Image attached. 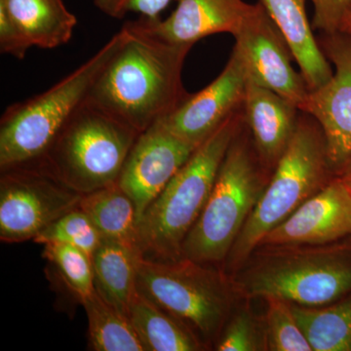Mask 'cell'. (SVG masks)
I'll list each match as a JSON object with an SVG mask.
<instances>
[{"instance_id":"obj_6","label":"cell","mask_w":351,"mask_h":351,"mask_svg":"<svg viewBox=\"0 0 351 351\" xmlns=\"http://www.w3.org/2000/svg\"><path fill=\"white\" fill-rule=\"evenodd\" d=\"M125 36L122 27L98 52L49 89L6 108L0 119V170L38 162L87 100L101 71Z\"/></svg>"},{"instance_id":"obj_2","label":"cell","mask_w":351,"mask_h":351,"mask_svg":"<svg viewBox=\"0 0 351 351\" xmlns=\"http://www.w3.org/2000/svg\"><path fill=\"white\" fill-rule=\"evenodd\" d=\"M239 299L326 306L351 292V234L326 243L258 245L230 274Z\"/></svg>"},{"instance_id":"obj_17","label":"cell","mask_w":351,"mask_h":351,"mask_svg":"<svg viewBox=\"0 0 351 351\" xmlns=\"http://www.w3.org/2000/svg\"><path fill=\"white\" fill-rule=\"evenodd\" d=\"M287 41L309 91L331 80L334 69L307 17L306 0H258Z\"/></svg>"},{"instance_id":"obj_23","label":"cell","mask_w":351,"mask_h":351,"mask_svg":"<svg viewBox=\"0 0 351 351\" xmlns=\"http://www.w3.org/2000/svg\"><path fill=\"white\" fill-rule=\"evenodd\" d=\"M82 306L86 311L91 350L145 351L128 316L105 301L96 289Z\"/></svg>"},{"instance_id":"obj_11","label":"cell","mask_w":351,"mask_h":351,"mask_svg":"<svg viewBox=\"0 0 351 351\" xmlns=\"http://www.w3.org/2000/svg\"><path fill=\"white\" fill-rule=\"evenodd\" d=\"M318 43L334 66V73L323 86L309 92L302 112L320 124L330 162L338 176L351 156V34H321Z\"/></svg>"},{"instance_id":"obj_31","label":"cell","mask_w":351,"mask_h":351,"mask_svg":"<svg viewBox=\"0 0 351 351\" xmlns=\"http://www.w3.org/2000/svg\"><path fill=\"white\" fill-rule=\"evenodd\" d=\"M338 177L341 181L345 182L351 191V156L348 159V162L345 164V166L339 171Z\"/></svg>"},{"instance_id":"obj_27","label":"cell","mask_w":351,"mask_h":351,"mask_svg":"<svg viewBox=\"0 0 351 351\" xmlns=\"http://www.w3.org/2000/svg\"><path fill=\"white\" fill-rule=\"evenodd\" d=\"M103 237L80 208H75L53 221L34 237L36 243H63L76 247L92 258L103 242Z\"/></svg>"},{"instance_id":"obj_3","label":"cell","mask_w":351,"mask_h":351,"mask_svg":"<svg viewBox=\"0 0 351 351\" xmlns=\"http://www.w3.org/2000/svg\"><path fill=\"white\" fill-rule=\"evenodd\" d=\"M245 124L243 106L198 145L186 162L138 221L143 257L154 261L182 258V245L211 195L233 138Z\"/></svg>"},{"instance_id":"obj_1","label":"cell","mask_w":351,"mask_h":351,"mask_svg":"<svg viewBox=\"0 0 351 351\" xmlns=\"http://www.w3.org/2000/svg\"><path fill=\"white\" fill-rule=\"evenodd\" d=\"M122 27L125 39L101 71L87 101L142 133L189 96L182 71L193 47L157 38L138 20Z\"/></svg>"},{"instance_id":"obj_22","label":"cell","mask_w":351,"mask_h":351,"mask_svg":"<svg viewBox=\"0 0 351 351\" xmlns=\"http://www.w3.org/2000/svg\"><path fill=\"white\" fill-rule=\"evenodd\" d=\"M290 304L313 351H351V292L326 306Z\"/></svg>"},{"instance_id":"obj_14","label":"cell","mask_w":351,"mask_h":351,"mask_svg":"<svg viewBox=\"0 0 351 351\" xmlns=\"http://www.w3.org/2000/svg\"><path fill=\"white\" fill-rule=\"evenodd\" d=\"M351 234V191L337 176L260 244L326 243Z\"/></svg>"},{"instance_id":"obj_5","label":"cell","mask_w":351,"mask_h":351,"mask_svg":"<svg viewBox=\"0 0 351 351\" xmlns=\"http://www.w3.org/2000/svg\"><path fill=\"white\" fill-rule=\"evenodd\" d=\"M270 177L245 123L226 152L206 206L184 240L182 257L223 269Z\"/></svg>"},{"instance_id":"obj_7","label":"cell","mask_w":351,"mask_h":351,"mask_svg":"<svg viewBox=\"0 0 351 351\" xmlns=\"http://www.w3.org/2000/svg\"><path fill=\"white\" fill-rule=\"evenodd\" d=\"M137 289L182 321L207 350H214L226 321L240 301L223 267L182 257L138 265Z\"/></svg>"},{"instance_id":"obj_8","label":"cell","mask_w":351,"mask_h":351,"mask_svg":"<svg viewBox=\"0 0 351 351\" xmlns=\"http://www.w3.org/2000/svg\"><path fill=\"white\" fill-rule=\"evenodd\" d=\"M138 135L86 100L32 166L87 195L119 181Z\"/></svg>"},{"instance_id":"obj_10","label":"cell","mask_w":351,"mask_h":351,"mask_svg":"<svg viewBox=\"0 0 351 351\" xmlns=\"http://www.w3.org/2000/svg\"><path fill=\"white\" fill-rule=\"evenodd\" d=\"M233 51L239 55L248 77L261 86L304 110L309 89L301 71L293 66L292 51L283 34L260 1L233 36Z\"/></svg>"},{"instance_id":"obj_28","label":"cell","mask_w":351,"mask_h":351,"mask_svg":"<svg viewBox=\"0 0 351 351\" xmlns=\"http://www.w3.org/2000/svg\"><path fill=\"white\" fill-rule=\"evenodd\" d=\"M172 0H94V5L101 13L122 20L129 14H138L140 17L156 20L169 6Z\"/></svg>"},{"instance_id":"obj_26","label":"cell","mask_w":351,"mask_h":351,"mask_svg":"<svg viewBox=\"0 0 351 351\" xmlns=\"http://www.w3.org/2000/svg\"><path fill=\"white\" fill-rule=\"evenodd\" d=\"M267 304L265 313L267 351H313L290 302L274 295L263 298Z\"/></svg>"},{"instance_id":"obj_33","label":"cell","mask_w":351,"mask_h":351,"mask_svg":"<svg viewBox=\"0 0 351 351\" xmlns=\"http://www.w3.org/2000/svg\"><path fill=\"white\" fill-rule=\"evenodd\" d=\"M348 23H351V11L350 13L348 14V16H346L345 20H343V25H341V27H343V25L348 24Z\"/></svg>"},{"instance_id":"obj_19","label":"cell","mask_w":351,"mask_h":351,"mask_svg":"<svg viewBox=\"0 0 351 351\" xmlns=\"http://www.w3.org/2000/svg\"><path fill=\"white\" fill-rule=\"evenodd\" d=\"M142 258L141 252L106 239L92 256L95 289L105 301L127 316L137 292L138 265Z\"/></svg>"},{"instance_id":"obj_4","label":"cell","mask_w":351,"mask_h":351,"mask_svg":"<svg viewBox=\"0 0 351 351\" xmlns=\"http://www.w3.org/2000/svg\"><path fill=\"white\" fill-rule=\"evenodd\" d=\"M336 177L320 124L300 112L290 144L223 263L226 274L237 271L270 230Z\"/></svg>"},{"instance_id":"obj_12","label":"cell","mask_w":351,"mask_h":351,"mask_svg":"<svg viewBox=\"0 0 351 351\" xmlns=\"http://www.w3.org/2000/svg\"><path fill=\"white\" fill-rule=\"evenodd\" d=\"M195 149L161 120L140 133L117 181L135 203L138 221Z\"/></svg>"},{"instance_id":"obj_25","label":"cell","mask_w":351,"mask_h":351,"mask_svg":"<svg viewBox=\"0 0 351 351\" xmlns=\"http://www.w3.org/2000/svg\"><path fill=\"white\" fill-rule=\"evenodd\" d=\"M252 300L240 299L214 346L217 351H267L265 316L252 308Z\"/></svg>"},{"instance_id":"obj_24","label":"cell","mask_w":351,"mask_h":351,"mask_svg":"<svg viewBox=\"0 0 351 351\" xmlns=\"http://www.w3.org/2000/svg\"><path fill=\"white\" fill-rule=\"evenodd\" d=\"M43 257L76 302L82 304L93 294V263L85 252L68 244L47 243L43 245Z\"/></svg>"},{"instance_id":"obj_21","label":"cell","mask_w":351,"mask_h":351,"mask_svg":"<svg viewBox=\"0 0 351 351\" xmlns=\"http://www.w3.org/2000/svg\"><path fill=\"white\" fill-rule=\"evenodd\" d=\"M78 208L93 221L104 239L119 242L142 253L137 209L119 182L83 195Z\"/></svg>"},{"instance_id":"obj_30","label":"cell","mask_w":351,"mask_h":351,"mask_svg":"<svg viewBox=\"0 0 351 351\" xmlns=\"http://www.w3.org/2000/svg\"><path fill=\"white\" fill-rule=\"evenodd\" d=\"M32 47L31 41L25 36L19 25L0 7V52L23 60Z\"/></svg>"},{"instance_id":"obj_29","label":"cell","mask_w":351,"mask_h":351,"mask_svg":"<svg viewBox=\"0 0 351 351\" xmlns=\"http://www.w3.org/2000/svg\"><path fill=\"white\" fill-rule=\"evenodd\" d=\"M314 8L313 29L322 34L341 31V25L351 11V0H311Z\"/></svg>"},{"instance_id":"obj_9","label":"cell","mask_w":351,"mask_h":351,"mask_svg":"<svg viewBox=\"0 0 351 351\" xmlns=\"http://www.w3.org/2000/svg\"><path fill=\"white\" fill-rule=\"evenodd\" d=\"M82 196L34 166L1 171L0 240H34L53 221L77 208Z\"/></svg>"},{"instance_id":"obj_15","label":"cell","mask_w":351,"mask_h":351,"mask_svg":"<svg viewBox=\"0 0 351 351\" xmlns=\"http://www.w3.org/2000/svg\"><path fill=\"white\" fill-rule=\"evenodd\" d=\"M177 6L165 19L138 18L147 31L176 45L191 46L207 36H234L254 4L244 0H175Z\"/></svg>"},{"instance_id":"obj_16","label":"cell","mask_w":351,"mask_h":351,"mask_svg":"<svg viewBox=\"0 0 351 351\" xmlns=\"http://www.w3.org/2000/svg\"><path fill=\"white\" fill-rule=\"evenodd\" d=\"M243 112L258 158L272 174L294 136L301 110L249 78Z\"/></svg>"},{"instance_id":"obj_20","label":"cell","mask_w":351,"mask_h":351,"mask_svg":"<svg viewBox=\"0 0 351 351\" xmlns=\"http://www.w3.org/2000/svg\"><path fill=\"white\" fill-rule=\"evenodd\" d=\"M128 317L145 351L207 350L182 321L157 306L138 289L129 306Z\"/></svg>"},{"instance_id":"obj_18","label":"cell","mask_w":351,"mask_h":351,"mask_svg":"<svg viewBox=\"0 0 351 351\" xmlns=\"http://www.w3.org/2000/svg\"><path fill=\"white\" fill-rule=\"evenodd\" d=\"M0 7L24 31L32 46L55 49L73 36L77 18L64 0H0Z\"/></svg>"},{"instance_id":"obj_32","label":"cell","mask_w":351,"mask_h":351,"mask_svg":"<svg viewBox=\"0 0 351 351\" xmlns=\"http://www.w3.org/2000/svg\"><path fill=\"white\" fill-rule=\"evenodd\" d=\"M346 32V34H351V23H348V24L343 25V27H341V31Z\"/></svg>"},{"instance_id":"obj_13","label":"cell","mask_w":351,"mask_h":351,"mask_svg":"<svg viewBox=\"0 0 351 351\" xmlns=\"http://www.w3.org/2000/svg\"><path fill=\"white\" fill-rule=\"evenodd\" d=\"M248 80L243 63L232 50L225 68L213 82L197 93L189 94L161 121L176 135L197 147L243 106Z\"/></svg>"}]
</instances>
